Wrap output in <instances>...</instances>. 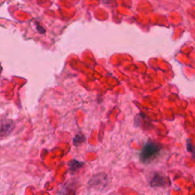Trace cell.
Returning a JSON list of instances; mask_svg holds the SVG:
<instances>
[{
	"label": "cell",
	"mask_w": 195,
	"mask_h": 195,
	"mask_svg": "<svg viewBox=\"0 0 195 195\" xmlns=\"http://www.w3.org/2000/svg\"><path fill=\"white\" fill-rule=\"evenodd\" d=\"M108 184V178L107 175L104 173H98L94 175L90 181L88 182V186L90 188H104L106 184Z\"/></svg>",
	"instance_id": "cell-2"
},
{
	"label": "cell",
	"mask_w": 195,
	"mask_h": 195,
	"mask_svg": "<svg viewBox=\"0 0 195 195\" xmlns=\"http://www.w3.org/2000/svg\"><path fill=\"white\" fill-rule=\"evenodd\" d=\"M187 146H188V150L189 152H191L192 154H194V149L193 144H192L191 142H190V140H188Z\"/></svg>",
	"instance_id": "cell-7"
},
{
	"label": "cell",
	"mask_w": 195,
	"mask_h": 195,
	"mask_svg": "<svg viewBox=\"0 0 195 195\" xmlns=\"http://www.w3.org/2000/svg\"><path fill=\"white\" fill-rule=\"evenodd\" d=\"M2 67L1 66H0V73H2Z\"/></svg>",
	"instance_id": "cell-8"
},
{
	"label": "cell",
	"mask_w": 195,
	"mask_h": 195,
	"mask_svg": "<svg viewBox=\"0 0 195 195\" xmlns=\"http://www.w3.org/2000/svg\"><path fill=\"white\" fill-rule=\"evenodd\" d=\"M84 165H85L84 162H80V161L76 160V159H73V160H71L69 163H68L69 168H70V171L71 172H76L77 170L81 169L82 167H83Z\"/></svg>",
	"instance_id": "cell-5"
},
{
	"label": "cell",
	"mask_w": 195,
	"mask_h": 195,
	"mask_svg": "<svg viewBox=\"0 0 195 195\" xmlns=\"http://www.w3.org/2000/svg\"><path fill=\"white\" fill-rule=\"evenodd\" d=\"M167 181L165 176H162L160 174L155 173L152 176V179L150 181V185L151 187L153 188H158V187H163L166 184Z\"/></svg>",
	"instance_id": "cell-4"
},
{
	"label": "cell",
	"mask_w": 195,
	"mask_h": 195,
	"mask_svg": "<svg viewBox=\"0 0 195 195\" xmlns=\"http://www.w3.org/2000/svg\"><path fill=\"white\" fill-rule=\"evenodd\" d=\"M86 141V137L82 135H76L75 136V138L73 140V143L74 144V146H78L79 145H81L82 142H84Z\"/></svg>",
	"instance_id": "cell-6"
},
{
	"label": "cell",
	"mask_w": 195,
	"mask_h": 195,
	"mask_svg": "<svg viewBox=\"0 0 195 195\" xmlns=\"http://www.w3.org/2000/svg\"><path fill=\"white\" fill-rule=\"evenodd\" d=\"M15 124L11 119L2 118L0 119V136H7L12 132Z\"/></svg>",
	"instance_id": "cell-3"
},
{
	"label": "cell",
	"mask_w": 195,
	"mask_h": 195,
	"mask_svg": "<svg viewBox=\"0 0 195 195\" xmlns=\"http://www.w3.org/2000/svg\"><path fill=\"white\" fill-rule=\"evenodd\" d=\"M162 147L159 143L153 141H148L140 153V159L144 164H148L157 157Z\"/></svg>",
	"instance_id": "cell-1"
}]
</instances>
